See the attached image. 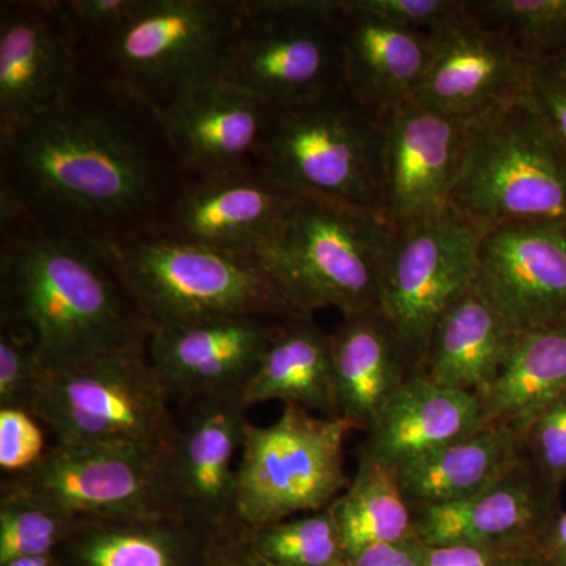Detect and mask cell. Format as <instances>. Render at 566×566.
<instances>
[{"instance_id":"cell-1","label":"cell","mask_w":566,"mask_h":566,"mask_svg":"<svg viewBox=\"0 0 566 566\" xmlns=\"http://www.w3.org/2000/svg\"><path fill=\"white\" fill-rule=\"evenodd\" d=\"M186 180L156 115L91 74L62 106L0 134V210L103 248L155 237Z\"/></svg>"},{"instance_id":"cell-2","label":"cell","mask_w":566,"mask_h":566,"mask_svg":"<svg viewBox=\"0 0 566 566\" xmlns=\"http://www.w3.org/2000/svg\"><path fill=\"white\" fill-rule=\"evenodd\" d=\"M0 327L43 364L147 352L151 326L103 245L0 210Z\"/></svg>"},{"instance_id":"cell-3","label":"cell","mask_w":566,"mask_h":566,"mask_svg":"<svg viewBox=\"0 0 566 566\" xmlns=\"http://www.w3.org/2000/svg\"><path fill=\"white\" fill-rule=\"evenodd\" d=\"M392 240L376 212L297 196L255 255L294 314L335 308L348 319L379 311Z\"/></svg>"},{"instance_id":"cell-4","label":"cell","mask_w":566,"mask_h":566,"mask_svg":"<svg viewBox=\"0 0 566 566\" xmlns=\"http://www.w3.org/2000/svg\"><path fill=\"white\" fill-rule=\"evenodd\" d=\"M450 211L482 233L566 221V151L528 93L468 120Z\"/></svg>"},{"instance_id":"cell-5","label":"cell","mask_w":566,"mask_h":566,"mask_svg":"<svg viewBox=\"0 0 566 566\" xmlns=\"http://www.w3.org/2000/svg\"><path fill=\"white\" fill-rule=\"evenodd\" d=\"M240 18L241 0H142L111 39L84 51L88 74L158 114L219 80Z\"/></svg>"},{"instance_id":"cell-6","label":"cell","mask_w":566,"mask_h":566,"mask_svg":"<svg viewBox=\"0 0 566 566\" xmlns=\"http://www.w3.org/2000/svg\"><path fill=\"white\" fill-rule=\"evenodd\" d=\"M386 118L346 91L271 107L255 166L296 193L382 216Z\"/></svg>"},{"instance_id":"cell-7","label":"cell","mask_w":566,"mask_h":566,"mask_svg":"<svg viewBox=\"0 0 566 566\" xmlns=\"http://www.w3.org/2000/svg\"><path fill=\"white\" fill-rule=\"evenodd\" d=\"M151 329L238 318H300L251 253L159 237L104 245Z\"/></svg>"},{"instance_id":"cell-8","label":"cell","mask_w":566,"mask_h":566,"mask_svg":"<svg viewBox=\"0 0 566 566\" xmlns=\"http://www.w3.org/2000/svg\"><path fill=\"white\" fill-rule=\"evenodd\" d=\"M29 412L65 446L161 450L174 423L148 349L43 364Z\"/></svg>"},{"instance_id":"cell-9","label":"cell","mask_w":566,"mask_h":566,"mask_svg":"<svg viewBox=\"0 0 566 566\" xmlns=\"http://www.w3.org/2000/svg\"><path fill=\"white\" fill-rule=\"evenodd\" d=\"M340 0H241L219 80L273 107L345 88Z\"/></svg>"},{"instance_id":"cell-10","label":"cell","mask_w":566,"mask_h":566,"mask_svg":"<svg viewBox=\"0 0 566 566\" xmlns=\"http://www.w3.org/2000/svg\"><path fill=\"white\" fill-rule=\"evenodd\" d=\"M352 431L342 417L294 405L266 427L249 422L234 491L238 523L256 528L326 510L352 482L344 468Z\"/></svg>"},{"instance_id":"cell-11","label":"cell","mask_w":566,"mask_h":566,"mask_svg":"<svg viewBox=\"0 0 566 566\" xmlns=\"http://www.w3.org/2000/svg\"><path fill=\"white\" fill-rule=\"evenodd\" d=\"M482 232L452 211L394 233L379 311L389 319L412 376L423 375L438 319L479 275Z\"/></svg>"},{"instance_id":"cell-12","label":"cell","mask_w":566,"mask_h":566,"mask_svg":"<svg viewBox=\"0 0 566 566\" xmlns=\"http://www.w3.org/2000/svg\"><path fill=\"white\" fill-rule=\"evenodd\" d=\"M243 392L205 395L174 405L161 449L172 515L211 535L237 523V471L249 424Z\"/></svg>"},{"instance_id":"cell-13","label":"cell","mask_w":566,"mask_h":566,"mask_svg":"<svg viewBox=\"0 0 566 566\" xmlns=\"http://www.w3.org/2000/svg\"><path fill=\"white\" fill-rule=\"evenodd\" d=\"M2 486L35 495L80 517L174 516L161 450L55 442L39 463Z\"/></svg>"},{"instance_id":"cell-14","label":"cell","mask_w":566,"mask_h":566,"mask_svg":"<svg viewBox=\"0 0 566 566\" xmlns=\"http://www.w3.org/2000/svg\"><path fill=\"white\" fill-rule=\"evenodd\" d=\"M87 76L61 0L0 2V134L62 106Z\"/></svg>"},{"instance_id":"cell-15","label":"cell","mask_w":566,"mask_h":566,"mask_svg":"<svg viewBox=\"0 0 566 566\" xmlns=\"http://www.w3.org/2000/svg\"><path fill=\"white\" fill-rule=\"evenodd\" d=\"M476 283L515 335L566 324V221L483 232Z\"/></svg>"},{"instance_id":"cell-16","label":"cell","mask_w":566,"mask_h":566,"mask_svg":"<svg viewBox=\"0 0 566 566\" xmlns=\"http://www.w3.org/2000/svg\"><path fill=\"white\" fill-rule=\"evenodd\" d=\"M465 125L412 99L386 118L382 218L394 233L450 212Z\"/></svg>"},{"instance_id":"cell-17","label":"cell","mask_w":566,"mask_h":566,"mask_svg":"<svg viewBox=\"0 0 566 566\" xmlns=\"http://www.w3.org/2000/svg\"><path fill=\"white\" fill-rule=\"evenodd\" d=\"M433 35V55L412 102L458 120L527 95L532 62L501 33L464 11Z\"/></svg>"},{"instance_id":"cell-18","label":"cell","mask_w":566,"mask_h":566,"mask_svg":"<svg viewBox=\"0 0 566 566\" xmlns=\"http://www.w3.org/2000/svg\"><path fill=\"white\" fill-rule=\"evenodd\" d=\"M296 199L256 167L188 178L155 237L255 255Z\"/></svg>"},{"instance_id":"cell-19","label":"cell","mask_w":566,"mask_h":566,"mask_svg":"<svg viewBox=\"0 0 566 566\" xmlns=\"http://www.w3.org/2000/svg\"><path fill=\"white\" fill-rule=\"evenodd\" d=\"M285 322L238 316L156 327L148 342V357L174 405L205 395L243 392Z\"/></svg>"},{"instance_id":"cell-20","label":"cell","mask_w":566,"mask_h":566,"mask_svg":"<svg viewBox=\"0 0 566 566\" xmlns=\"http://www.w3.org/2000/svg\"><path fill=\"white\" fill-rule=\"evenodd\" d=\"M271 107L216 81L158 112L164 139L188 178L252 169Z\"/></svg>"},{"instance_id":"cell-21","label":"cell","mask_w":566,"mask_h":566,"mask_svg":"<svg viewBox=\"0 0 566 566\" xmlns=\"http://www.w3.org/2000/svg\"><path fill=\"white\" fill-rule=\"evenodd\" d=\"M412 512L416 536L424 546L468 543L539 551L562 509L526 457L509 475L468 501Z\"/></svg>"},{"instance_id":"cell-22","label":"cell","mask_w":566,"mask_h":566,"mask_svg":"<svg viewBox=\"0 0 566 566\" xmlns=\"http://www.w3.org/2000/svg\"><path fill=\"white\" fill-rule=\"evenodd\" d=\"M340 2L345 88L387 118L416 95L433 55V35L394 28Z\"/></svg>"},{"instance_id":"cell-23","label":"cell","mask_w":566,"mask_h":566,"mask_svg":"<svg viewBox=\"0 0 566 566\" xmlns=\"http://www.w3.org/2000/svg\"><path fill=\"white\" fill-rule=\"evenodd\" d=\"M483 427L482 403L476 395L434 385L427 376L416 375L367 431L360 453L398 469Z\"/></svg>"},{"instance_id":"cell-24","label":"cell","mask_w":566,"mask_h":566,"mask_svg":"<svg viewBox=\"0 0 566 566\" xmlns=\"http://www.w3.org/2000/svg\"><path fill=\"white\" fill-rule=\"evenodd\" d=\"M331 342L340 417L367 433L411 378V368L381 311L345 319Z\"/></svg>"},{"instance_id":"cell-25","label":"cell","mask_w":566,"mask_h":566,"mask_svg":"<svg viewBox=\"0 0 566 566\" xmlns=\"http://www.w3.org/2000/svg\"><path fill=\"white\" fill-rule=\"evenodd\" d=\"M515 337L475 282L436 323L423 376L434 385L482 398L501 374Z\"/></svg>"},{"instance_id":"cell-26","label":"cell","mask_w":566,"mask_h":566,"mask_svg":"<svg viewBox=\"0 0 566 566\" xmlns=\"http://www.w3.org/2000/svg\"><path fill=\"white\" fill-rule=\"evenodd\" d=\"M524 458L520 431L490 423L395 472L406 501L417 510L468 501L509 475Z\"/></svg>"},{"instance_id":"cell-27","label":"cell","mask_w":566,"mask_h":566,"mask_svg":"<svg viewBox=\"0 0 566 566\" xmlns=\"http://www.w3.org/2000/svg\"><path fill=\"white\" fill-rule=\"evenodd\" d=\"M208 536L175 516L87 517L55 556L62 566H202Z\"/></svg>"},{"instance_id":"cell-28","label":"cell","mask_w":566,"mask_h":566,"mask_svg":"<svg viewBox=\"0 0 566 566\" xmlns=\"http://www.w3.org/2000/svg\"><path fill=\"white\" fill-rule=\"evenodd\" d=\"M249 408L268 401L294 405L324 417H340L331 334L312 316L286 319L245 385Z\"/></svg>"},{"instance_id":"cell-29","label":"cell","mask_w":566,"mask_h":566,"mask_svg":"<svg viewBox=\"0 0 566 566\" xmlns=\"http://www.w3.org/2000/svg\"><path fill=\"white\" fill-rule=\"evenodd\" d=\"M566 390V324L516 335L501 374L480 398L485 424L516 431Z\"/></svg>"},{"instance_id":"cell-30","label":"cell","mask_w":566,"mask_h":566,"mask_svg":"<svg viewBox=\"0 0 566 566\" xmlns=\"http://www.w3.org/2000/svg\"><path fill=\"white\" fill-rule=\"evenodd\" d=\"M349 558L367 547L415 538V512L397 472L360 453L348 488L329 505Z\"/></svg>"},{"instance_id":"cell-31","label":"cell","mask_w":566,"mask_h":566,"mask_svg":"<svg viewBox=\"0 0 566 566\" xmlns=\"http://www.w3.org/2000/svg\"><path fill=\"white\" fill-rule=\"evenodd\" d=\"M465 13L532 62L566 54V0H465Z\"/></svg>"},{"instance_id":"cell-32","label":"cell","mask_w":566,"mask_h":566,"mask_svg":"<svg viewBox=\"0 0 566 566\" xmlns=\"http://www.w3.org/2000/svg\"><path fill=\"white\" fill-rule=\"evenodd\" d=\"M255 553L271 566H348L349 556L329 506L249 528Z\"/></svg>"},{"instance_id":"cell-33","label":"cell","mask_w":566,"mask_h":566,"mask_svg":"<svg viewBox=\"0 0 566 566\" xmlns=\"http://www.w3.org/2000/svg\"><path fill=\"white\" fill-rule=\"evenodd\" d=\"M85 517L13 488L0 494V565L22 557L51 556Z\"/></svg>"},{"instance_id":"cell-34","label":"cell","mask_w":566,"mask_h":566,"mask_svg":"<svg viewBox=\"0 0 566 566\" xmlns=\"http://www.w3.org/2000/svg\"><path fill=\"white\" fill-rule=\"evenodd\" d=\"M521 438L539 482L560 501L566 488V390L535 412Z\"/></svg>"},{"instance_id":"cell-35","label":"cell","mask_w":566,"mask_h":566,"mask_svg":"<svg viewBox=\"0 0 566 566\" xmlns=\"http://www.w3.org/2000/svg\"><path fill=\"white\" fill-rule=\"evenodd\" d=\"M364 17L420 33H434L464 11L465 0H344Z\"/></svg>"},{"instance_id":"cell-36","label":"cell","mask_w":566,"mask_h":566,"mask_svg":"<svg viewBox=\"0 0 566 566\" xmlns=\"http://www.w3.org/2000/svg\"><path fill=\"white\" fill-rule=\"evenodd\" d=\"M41 367L39 354L25 338L0 327V408L29 411Z\"/></svg>"},{"instance_id":"cell-37","label":"cell","mask_w":566,"mask_h":566,"mask_svg":"<svg viewBox=\"0 0 566 566\" xmlns=\"http://www.w3.org/2000/svg\"><path fill=\"white\" fill-rule=\"evenodd\" d=\"M39 422L25 409L0 408V469L3 474L28 471L48 452Z\"/></svg>"},{"instance_id":"cell-38","label":"cell","mask_w":566,"mask_h":566,"mask_svg":"<svg viewBox=\"0 0 566 566\" xmlns=\"http://www.w3.org/2000/svg\"><path fill=\"white\" fill-rule=\"evenodd\" d=\"M84 51L111 39L139 9L142 0H61Z\"/></svg>"},{"instance_id":"cell-39","label":"cell","mask_w":566,"mask_h":566,"mask_svg":"<svg viewBox=\"0 0 566 566\" xmlns=\"http://www.w3.org/2000/svg\"><path fill=\"white\" fill-rule=\"evenodd\" d=\"M528 95L566 151V54L536 59L532 63Z\"/></svg>"},{"instance_id":"cell-40","label":"cell","mask_w":566,"mask_h":566,"mask_svg":"<svg viewBox=\"0 0 566 566\" xmlns=\"http://www.w3.org/2000/svg\"><path fill=\"white\" fill-rule=\"evenodd\" d=\"M534 551H521L515 547L468 545L424 546L423 566H506L523 554Z\"/></svg>"},{"instance_id":"cell-41","label":"cell","mask_w":566,"mask_h":566,"mask_svg":"<svg viewBox=\"0 0 566 566\" xmlns=\"http://www.w3.org/2000/svg\"><path fill=\"white\" fill-rule=\"evenodd\" d=\"M202 566H271L253 549L249 528L241 523L208 536Z\"/></svg>"},{"instance_id":"cell-42","label":"cell","mask_w":566,"mask_h":566,"mask_svg":"<svg viewBox=\"0 0 566 566\" xmlns=\"http://www.w3.org/2000/svg\"><path fill=\"white\" fill-rule=\"evenodd\" d=\"M424 545L419 538L367 547L349 558L348 566H423Z\"/></svg>"},{"instance_id":"cell-43","label":"cell","mask_w":566,"mask_h":566,"mask_svg":"<svg viewBox=\"0 0 566 566\" xmlns=\"http://www.w3.org/2000/svg\"><path fill=\"white\" fill-rule=\"evenodd\" d=\"M543 554L549 560L566 557V510L558 513L542 542Z\"/></svg>"},{"instance_id":"cell-44","label":"cell","mask_w":566,"mask_h":566,"mask_svg":"<svg viewBox=\"0 0 566 566\" xmlns=\"http://www.w3.org/2000/svg\"><path fill=\"white\" fill-rule=\"evenodd\" d=\"M0 566H62L61 560H59L55 554H51V556H40V557H22L17 558V560H11L9 564L0 565Z\"/></svg>"},{"instance_id":"cell-45","label":"cell","mask_w":566,"mask_h":566,"mask_svg":"<svg viewBox=\"0 0 566 566\" xmlns=\"http://www.w3.org/2000/svg\"><path fill=\"white\" fill-rule=\"evenodd\" d=\"M506 566H553L551 562L543 556L539 551L534 553L523 554V556L516 557L515 560L510 562Z\"/></svg>"}]
</instances>
